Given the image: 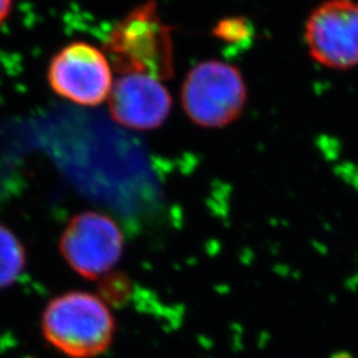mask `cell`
<instances>
[{"label":"cell","mask_w":358,"mask_h":358,"mask_svg":"<svg viewBox=\"0 0 358 358\" xmlns=\"http://www.w3.org/2000/svg\"><path fill=\"white\" fill-rule=\"evenodd\" d=\"M109 96L115 121L136 130L159 127L171 109V96L161 80L146 75H122Z\"/></svg>","instance_id":"obj_7"},{"label":"cell","mask_w":358,"mask_h":358,"mask_svg":"<svg viewBox=\"0 0 358 358\" xmlns=\"http://www.w3.org/2000/svg\"><path fill=\"white\" fill-rule=\"evenodd\" d=\"M48 76L56 93L81 105L103 103L112 90L110 65L105 55L85 43L71 44L59 52Z\"/></svg>","instance_id":"obj_6"},{"label":"cell","mask_w":358,"mask_h":358,"mask_svg":"<svg viewBox=\"0 0 358 358\" xmlns=\"http://www.w3.org/2000/svg\"><path fill=\"white\" fill-rule=\"evenodd\" d=\"M59 247L71 268L84 279L96 280L118 264L125 241L113 217L84 211L68 222Z\"/></svg>","instance_id":"obj_4"},{"label":"cell","mask_w":358,"mask_h":358,"mask_svg":"<svg viewBox=\"0 0 358 358\" xmlns=\"http://www.w3.org/2000/svg\"><path fill=\"white\" fill-rule=\"evenodd\" d=\"M306 43L310 57L333 69L358 65V3L328 0L309 15Z\"/></svg>","instance_id":"obj_5"},{"label":"cell","mask_w":358,"mask_h":358,"mask_svg":"<svg viewBox=\"0 0 358 358\" xmlns=\"http://www.w3.org/2000/svg\"><path fill=\"white\" fill-rule=\"evenodd\" d=\"M11 8V0H0V23L7 17Z\"/></svg>","instance_id":"obj_9"},{"label":"cell","mask_w":358,"mask_h":358,"mask_svg":"<svg viewBox=\"0 0 358 358\" xmlns=\"http://www.w3.org/2000/svg\"><path fill=\"white\" fill-rule=\"evenodd\" d=\"M115 69L124 75H146L157 80L173 76L170 28L161 20L155 3L127 15L110 32L105 45Z\"/></svg>","instance_id":"obj_2"},{"label":"cell","mask_w":358,"mask_h":358,"mask_svg":"<svg viewBox=\"0 0 358 358\" xmlns=\"http://www.w3.org/2000/svg\"><path fill=\"white\" fill-rule=\"evenodd\" d=\"M245 101L247 88L242 73L217 60L192 68L182 90L186 113L205 128L229 125L242 115Z\"/></svg>","instance_id":"obj_3"},{"label":"cell","mask_w":358,"mask_h":358,"mask_svg":"<svg viewBox=\"0 0 358 358\" xmlns=\"http://www.w3.org/2000/svg\"><path fill=\"white\" fill-rule=\"evenodd\" d=\"M45 341L69 358H94L113 343L115 316L101 297L71 291L53 297L41 315Z\"/></svg>","instance_id":"obj_1"},{"label":"cell","mask_w":358,"mask_h":358,"mask_svg":"<svg viewBox=\"0 0 358 358\" xmlns=\"http://www.w3.org/2000/svg\"><path fill=\"white\" fill-rule=\"evenodd\" d=\"M26 266L24 244L8 227L0 224V289L11 287Z\"/></svg>","instance_id":"obj_8"}]
</instances>
